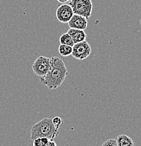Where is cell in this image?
Segmentation results:
<instances>
[{"instance_id":"obj_1","label":"cell","mask_w":141,"mask_h":146,"mask_svg":"<svg viewBox=\"0 0 141 146\" xmlns=\"http://www.w3.org/2000/svg\"><path fill=\"white\" fill-rule=\"evenodd\" d=\"M68 69L63 60L60 58L54 56L51 58V67L46 75L40 78L42 84L48 89H56L61 86L68 75Z\"/></svg>"},{"instance_id":"obj_2","label":"cell","mask_w":141,"mask_h":146,"mask_svg":"<svg viewBox=\"0 0 141 146\" xmlns=\"http://www.w3.org/2000/svg\"><path fill=\"white\" fill-rule=\"evenodd\" d=\"M58 133V129L54 127L52 119L44 118L32 127L30 139L33 141L39 137H46L49 139H54Z\"/></svg>"},{"instance_id":"obj_3","label":"cell","mask_w":141,"mask_h":146,"mask_svg":"<svg viewBox=\"0 0 141 146\" xmlns=\"http://www.w3.org/2000/svg\"><path fill=\"white\" fill-rule=\"evenodd\" d=\"M68 4L72 7L75 14L82 16L87 19L91 16L93 10L91 0H70Z\"/></svg>"},{"instance_id":"obj_4","label":"cell","mask_w":141,"mask_h":146,"mask_svg":"<svg viewBox=\"0 0 141 146\" xmlns=\"http://www.w3.org/2000/svg\"><path fill=\"white\" fill-rule=\"evenodd\" d=\"M51 67V58L46 56H39L32 65V69L37 76L42 77L46 75Z\"/></svg>"},{"instance_id":"obj_5","label":"cell","mask_w":141,"mask_h":146,"mask_svg":"<svg viewBox=\"0 0 141 146\" xmlns=\"http://www.w3.org/2000/svg\"><path fill=\"white\" fill-rule=\"evenodd\" d=\"M91 53V47L86 40L76 43L72 46V56L77 60H82L87 58Z\"/></svg>"},{"instance_id":"obj_6","label":"cell","mask_w":141,"mask_h":146,"mask_svg":"<svg viewBox=\"0 0 141 146\" xmlns=\"http://www.w3.org/2000/svg\"><path fill=\"white\" fill-rule=\"evenodd\" d=\"M73 15V10L68 4H63L59 6L56 10L57 19L63 23H68Z\"/></svg>"},{"instance_id":"obj_7","label":"cell","mask_w":141,"mask_h":146,"mask_svg":"<svg viewBox=\"0 0 141 146\" xmlns=\"http://www.w3.org/2000/svg\"><path fill=\"white\" fill-rule=\"evenodd\" d=\"M87 18L80 15L75 14L72 16L69 22L68 23L70 28L79 29V30H84L87 27L88 21Z\"/></svg>"},{"instance_id":"obj_8","label":"cell","mask_w":141,"mask_h":146,"mask_svg":"<svg viewBox=\"0 0 141 146\" xmlns=\"http://www.w3.org/2000/svg\"><path fill=\"white\" fill-rule=\"evenodd\" d=\"M68 33L71 36L74 44L79 43L84 41L86 38V34L85 33L84 30H79V29L70 28L68 31Z\"/></svg>"},{"instance_id":"obj_9","label":"cell","mask_w":141,"mask_h":146,"mask_svg":"<svg viewBox=\"0 0 141 146\" xmlns=\"http://www.w3.org/2000/svg\"><path fill=\"white\" fill-rule=\"evenodd\" d=\"M118 146H134V143L130 137L125 134H121L116 137Z\"/></svg>"},{"instance_id":"obj_10","label":"cell","mask_w":141,"mask_h":146,"mask_svg":"<svg viewBox=\"0 0 141 146\" xmlns=\"http://www.w3.org/2000/svg\"><path fill=\"white\" fill-rule=\"evenodd\" d=\"M58 51L61 56L67 57V56H69L70 55H72V46L69 45L60 44L58 47Z\"/></svg>"},{"instance_id":"obj_11","label":"cell","mask_w":141,"mask_h":146,"mask_svg":"<svg viewBox=\"0 0 141 146\" xmlns=\"http://www.w3.org/2000/svg\"><path fill=\"white\" fill-rule=\"evenodd\" d=\"M60 44L69 45L71 46H73V45L75 44L72 37L68 33H63L60 36Z\"/></svg>"},{"instance_id":"obj_12","label":"cell","mask_w":141,"mask_h":146,"mask_svg":"<svg viewBox=\"0 0 141 146\" xmlns=\"http://www.w3.org/2000/svg\"><path fill=\"white\" fill-rule=\"evenodd\" d=\"M49 138L46 137H39L33 140V146H46Z\"/></svg>"},{"instance_id":"obj_13","label":"cell","mask_w":141,"mask_h":146,"mask_svg":"<svg viewBox=\"0 0 141 146\" xmlns=\"http://www.w3.org/2000/svg\"><path fill=\"white\" fill-rule=\"evenodd\" d=\"M52 122L54 124V127H56V129H58L60 126L62 125L63 120H62V119L60 117H55L52 119Z\"/></svg>"},{"instance_id":"obj_14","label":"cell","mask_w":141,"mask_h":146,"mask_svg":"<svg viewBox=\"0 0 141 146\" xmlns=\"http://www.w3.org/2000/svg\"><path fill=\"white\" fill-rule=\"evenodd\" d=\"M103 146H118L116 138H111L103 143Z\"/></svg>"},{"instance_id":"obj_15","label":"cell","mask_w":141,"mask_h":146,"mask_svg":"<svg viewBox=\"0 0 141 146\" xmlns=\"http://www.w3.org/2000/svg\"><path fill=\"white\" fill-rule=\"evenodd\" d=\"M56 145L57 144L56 143V142L54 141V139H50L49 141H48L46 146H56Z\"/></svg>"},{"instance_id":"obj_16","label":"cell","mask_w":141,"mask_h":146,"mask_svg":"<svg viewBox=\"0 0 141 146\" xmlns=\"http://www.w3.org/2000/svg\"><path fill=\"white\" fill-rule=\"evenodd\" d=\"M57 1L60 3H66V2H68L70 0H57Z\"/></svg>"},{"instance_id":"obj_17","label":"cell","mask_w":141,"mask_h":146,"mask_svg":"<svg viewBox=\"0 0 141 146\" xmlns=\"http://www.w3.org/2000/svg\"><path fill=\"white\" fill-rule=\"evenodd\" d=\"M140 25H141V18H140Z\"/></svg>"}]
</instances>
